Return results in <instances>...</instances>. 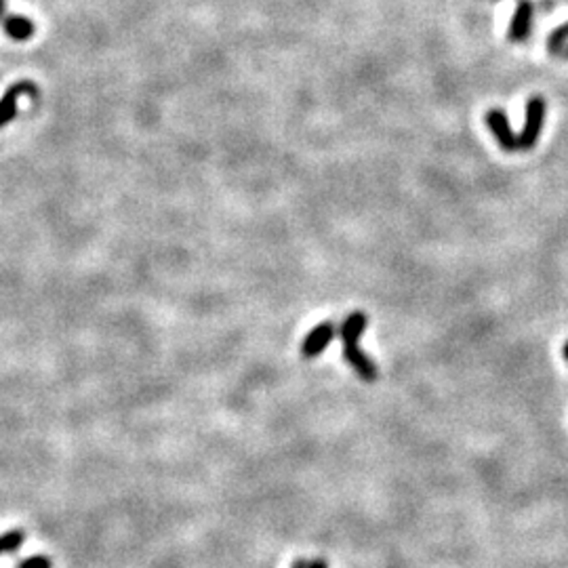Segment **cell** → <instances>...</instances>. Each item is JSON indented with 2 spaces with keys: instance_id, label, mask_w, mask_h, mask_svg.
Instances as JSON below:
<instances>
[{
  "instance_id": "cell-14",
  "label": "cell",
  "mask_w": 568,
  "mask_h": 568,
  "mask_svg": "<svg viewBox=\"0 0 568 568\" xmlns=\"http://www.w3.org/2000/svg\"><path fill=\"white\" fill-rule=\"evenodd\" d=\"M560 55H562V58H564V59H568V44H566L564 49H562V53H560Z\"/></svg>"
},
{
  "instance_id": "cell-10",
  "label": "cell",
  "mask_w": 568,
  "mask_h": 568,
  "mask_svg": "<svg viewBox=\"0 0 568 568\" xmlns=\"http://www.w3.org/2000/svg\"><path fill=\"white\" fill-rule=\"evenodd\" d=\"M19 568H51V562L44 556H35V558H27L21 562Z\"/></svg>"
},
{
  "instance_id": "cell-4",
  "label": "cell",
  "mask_w": 568,
  "mask_h": 568,
  "mask_svg": "<svg viewBox=\"0 0 568 568\" xmlns=\"http://www.w3.org/2000/svg\"><path fill=\"white\" fill-rule=\"evenodd\" d=\"M21 95H26V97H36L38 88L36 85H32L30 81H21L19 85L11 87L9 91L4 93V97L0 99V127L9 125V122L18 116V102Z\"/></svg>"
},
{
  "instance_id": "cell-5",
  "label": "cell",
  "mask_w": 568,
  "mask_h": 568,
  "mask_svg": "<svg viewBox=\"0 0 568 568\" xmlns=\"http://www.w3.org/2000/svg\"><path fill=\"white\" fill-rule=\"evenodd\" d=\"M533 15L534 9L528 0H520L516 7L514 18H511L510 30H508V38L511 42H525L528 36H531L533 30Z\"/></svg>"
},
{
  "instance_id": "cell-7",
  "label": "cell",
  "mask_w": 568,
  "mask_h": 568,
  "mask_svg": "<svg viewBox=\"0 0 568 568\" xmlns=\"http://www.w3.org/2000/svg\"><path fill=\"white\" fill-rule=\"evenodd\" d=\"M366 325H369V319H366L365 311H352V314L343 320L342 328H339V337H342L343 345L358 343L360 337L365 335Z\"/></svg>"
},
{
  "instance_id": "cell-3",
  "label": "cell",
  "mask_w": 568,
  "mask_h": 568,
  "mask_svg": "<svg viewBox=\"0 0 568 568\" xmlns=\"http://www.w3.org/2000/svg\"><path fill=\"white\" fill-rule=\"evenodd\" d=\"M337 335V328L333 322H320L305 335L302 343V356L303 358H319V356L325 352V349L331 345L333 339Z\"/></svg>"
},
{
  "instance_id": "cell-13",
  "label": "cell",
  "mask_w": 568,
  "mask_h": 568,
  "mask_svg": "<svg viewBox=\"0 0 568 568\" xmlns=\"http://www.w3.org/2000/svg\"><path fill=\"white\" fill-rule=\"evenodd\" d=\"M308 566H310V562H305V560H297L291 568H308Z\"/></svg>"
},
{
  "instance_id": "cell-15",
  "label": "cell",
  "mask_w": 568,
  "mask_h": 568,
  "mask_svg": "<svg viewBox=\"0 0 568 568\" xmlns=\"http://www.w3.org/2000/svg\"><path fill=\"white\" fill-rule=\"evenodd\" d=\"M564 358L568 360V342H566V345H564Z\"/></svg>"
},
{
  "instance_id": "cell-2",
  "label": "cell",
  "mask_w": 568,
  "mask_h": 568,
  "mask_svg": "<svg viewBox=\"0 0 568 568\" xmlns=\"http://www.w3.org/2000/svg\"><path fill=\"white\" fill-rule=\"evenodd\" d=\"M487 127L491 129L493 137L497 139V143L501 146L503 152H516L518 150V135L514 131H511V125L508 120V116H505L503 110L499 108H493L487 112Z\"/></svg>"
},
{
  "instance_id": "cell-12",
  "label": "cell",
  "mask_w": 568,
  "mask_h": 568,
  "mask_svg": "<svg viewBox=\"0 0 568 568\" xmlns=\"http://www.w3.org/2000/svg\"><path fill=\"white\" fill-rule=\"evenodd\" d=\"M308 568H328V564L325 560H314V562H310Z\"/></svg>"
},
{
  "instance_id": "cell-1",
  "label": "cell",
  "mask_w": 568,
  "mask_h": 568,
  "mask_svg": "<svg viewBox=\"0 0 568 568\" xmlns=\"http://www.w3.org/2000/svg\"><path fill=\"white\" fill-rule=\"evenodd\" d=\"M545 114H548V104H545L543 97L534 95L526 102V116H525V127H522L520 135H518V150H533L534 143L541 137L543 125H545Z\"/></svg>"
},
{
  "instance_id": "cell-6",
  "label": "cell",
  "mask_w": 568,
  "mask_h": 568,
  "mask_svg": "<svg viewBox=\"0 0 568 568\" xmlns=\"http://www.w3.org/2000/svg\"><path fill=\"white\" fill-rule=\"evenodd\" d=\"M343 356L345 360L349 362V366L356 371V375H358L362 381H375L377 379V366L375 362H372L369 356H366L362 349L358 348V343H349V345H343Z\"/></svg>"
},
{
  "instance_id": "cell-9",
  "label": "cell",
  "mask_w": 568,
  "mask_h": 568,
  "mask_svg": "<svg viewBox=\"0 0 568 568\" xmlns=\"http://www.w3.org/2000/svg\"><path fill=\"white\" fill-rule=\"evenodd\" d=\"M21 543H24V531H9L7 534H0V554L15 551Z\"/></svg>"
},
{
  "instance_id": "cell-8",
  "label": "cell",
  "mask_w": 568,
  "mask_h": 568,
  "mask_svg": "<svg viewBox=\"0 0 568 568\" xmlns=\"http://www.w3.org/2000/svg\"><path fill=\"white\" fill-rule=\"evenodd\" d=\"M566 44H568V21L551 32L549 38H548V49H549L551 55H560L562 49H564Z\"/></svg>"
},
{
  "instance_id": "cell-11",
  "label": "cell",
  "mask_w": 568,
  "mask_h": 568,
  "mask_svg": "<svg viewBox=\"0 0 568 568\" xmlns=\"http://www.w3.org/2000/svg\"><path fill=\"white\" fill-rule=\"evenodd\" d=\"M9 19H11V15L7 11V4H4V0H0V21H3V26H4Z\"/></svg>"
}]
</instances>
